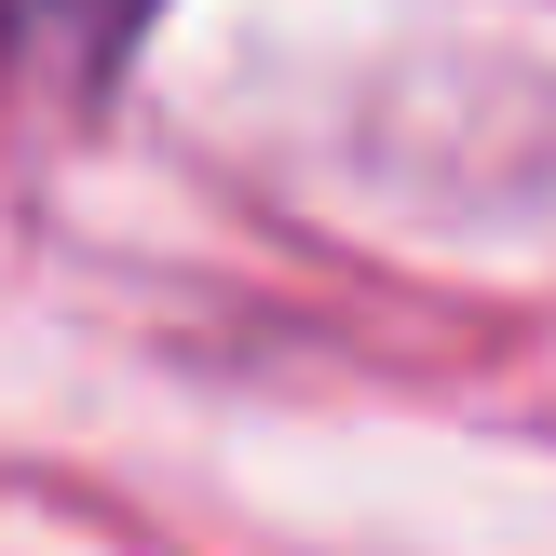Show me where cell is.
<instances>
[{"label": "cell", "mask_w": 556, "mask_h": 556, "mask_svg": "<svg viewBox=\"0 0 556 556\" xmlns=\"http://www.w3.org/2000/svg\"><path fill=\"white\" fill-rule=\"evenodd\" d=\"M150 14L163 0H0V81H14L41 123H96V109L123 96Z\"/></svg>", "instance_id": "6da1fadb"}]
</instances>
